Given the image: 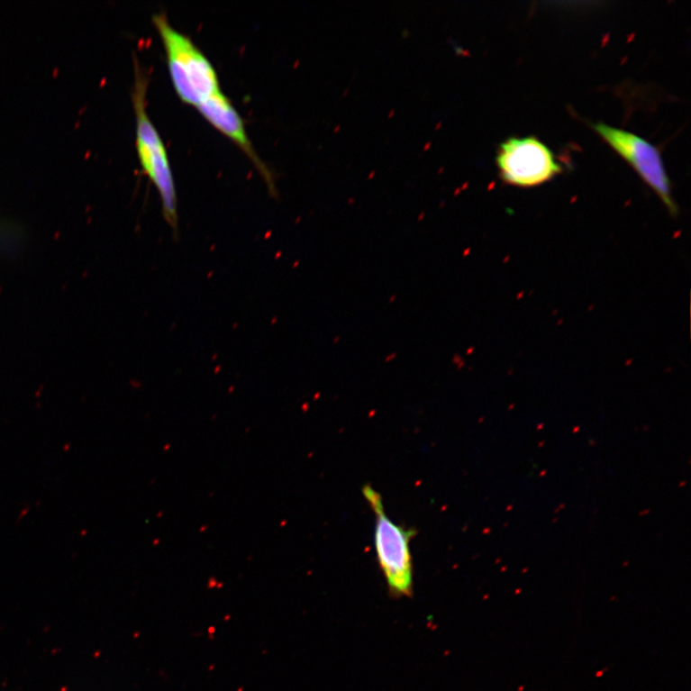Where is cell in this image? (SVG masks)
<instances>
[{
    "label": "cell",
    "instance_id": "6da1fadb",
    "mask_svg": "<svg viewBox=\"0 0 691 691\" xmlns=\"http://www.w3.org/2000/svg\"><path fill=\"white\" fill-rule=\"evenodd\" d=\"M153 23L163 41L170 78L180 99L197 108L222 92L215 68L193 40L175 29L164 13L155 14Z\"/></svg>",
    "mask_w": 691,
    "mask_h": 691
},
{
    "label": "cell",
    "instance_id": "7a4b0ae2",
    "mask_svg": "<svg viewBox=\"0 0 691 691\" xmlns=\"http://www.w3.org/2000/svg\"><path fill=\"white\" fill-rule=\"evenodd\" d=\"M132 100L136 114L137 150L141 168L156 186L163 214L174 232H178V201L168 155L163 140L147 113V77L138 62Z\"/></svg>",
    "mask_w": 691,
    "mask_h": 691
},
{
    "label": "cell",
    "instance_id": "3957f363",
    "mask_svg": "<svg viewBox=\"0 0 691 691\" xmlns=\"http://www.w3.org/2000/svg\"><path fill=\"white\" fill-rule=\"evenodd\" d=\"M362 494L374 513L377 561L389 592L395 597H409L414 594V584L410 542L416 531L396 524L387 516L381 495L371 485H365Z\"/></svg>",
    "mask_w": 691,
    "mask_h": 691
},
{
    "label": "cell",
    "instance_id": "277c9868",
    "mask_svg": "<svg viewBox=\"0 0 691 691\" xmlns=\"http://www.w3.org/2000/svg\"><path fill=\"white\" fill-rule=\"evenodd\" d=\"M593 128L614 152L637 171L644 183L663 201L670 214H677V205L672 197L664 160L657 147L630 132L605 123H598Z\"/></svg>",
    "mask_w": 691,
    "mask_h": 691
},
{
    "label": "cell",
    "instance_id": "5b68a950",
    "mask_svg": "<svg viewBox=\"0 0 691 691\" xmlns=\"http://www.w3.org/2000/svg\"><path fill=\"white\" fill-rule=\"evenodd\" d=\"M496 165L505 183L520 187L545 184L562 171L549 147L534 137L511 138L502 143Z\"/></svg>",
    "mask_w": 691,
    "mask_h": 691
},
{
    "label": "cell",
    "instance_id": "8992f818",
    "mask_svg": "<svg viewBox=\"0 0 691 691\" xmlns=\"http://www.w3.org/2000/svg\"><path fill=\"white\" fill-rule=\"evenodd\" d=\"M205 121H208L220 133L229 138L252 161L270 190L276 195L273 175L259 157L250 141L242 117L232 105L231 100L222 92L205 99L196 108Z\"/></svg>",
    "mask_w": 691,
    "mask_h": 691
}]
</instances>
